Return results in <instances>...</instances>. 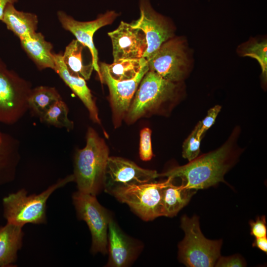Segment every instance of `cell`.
<instances>
[{
    "instance_id": "d6a6232c",
    "label": "cell",
    "mask_w": 267,
    "mask_h": 267,
    "mask_svg": "<svg viewBox=\"0 0 267 267\" xmlns=\"http://www.w3.org/2000/svg\"><path fill=\"white\" fill-rule=\"evenodd\" d=\"M18 0H0V21H2L4 11L6 5L8 3L14 4Z\"/></svg>"
},
{
    "instance_id": "9a60e30c",
    "label": "cell",
    "mask_w": 267,
    "mask_h": 267,
    "mask_svg": "<svg viewBox=\"0 0 267 267\" xmlns=\"http://www.w3.org/2000/svg\"><path fill=\"white\" fill-rule=\"evenodd\" d=\"M138 245L123 232L111 218L108 229L107 267H125L137 257Z\"/></svg>"
},
{
    "instance_id": "3957f363",
    "label": "cell",
    "mask_w": 267,
    "mask_h": 267,
    "mask_svg": "<svg viewBox=\"0 0 267 267\" xmlns=\"http://www.w3.org/2000/svg\"><path fill=\"white\" fill-rule=\"evenodd\" d=\"M72 181H74L73 174L59 179L38 194L28 195L23 188L8 194L2 199L3 217L7 222L21 227L28 223H46L48 198L55 190Z\"/></svg>"
},
{
    "instance_id": "ba28073f",
    "label": "cell",
    "mask_w": 267,
    "mask_h": 267,
    "mask_svg": "<svg viewBox=\"0 0 267 267\" xmlns=\"http://www.w3.org/2000/svg\"><path fill=\"white\" fill-rule=\"evenodd\" d=\"M167 182H153L118 188L110 194L119 201L127 204L145 221L162 216V190Z\"/></svg>"
},
{
    "instance_id": "83f0119b",
    "label": "cell",
    "mask_w": 267,
    "mask_h": 267,
    "mask_svg": "<svg viewBox=\"0 0 267 267\" xmlns=\"http://www.w3.org/2000/svg\"><path fill=\"white\" fill-rule=\"evenodd\" d=\"M151 131L148 128L142 129L140 132L139 156L144 161H149L153 156L151 140Z\"/></svg>"
},
{
    "instance_id": "d4e9b609",
    "label": "cell",
    "mask_w": 267,
    "mask_h": 267,
    "mask_svg": "<svg viewBox=\"0 0 267 267\" xmlns=\"http://www.w3.org/2000/svg\"><path fill=\"white\" fill-rule=\"evenodd\" d=\"M69 109L62 99L55 101L40 118L41 122L58 128H65L68 132L74 128V122L68 118Z\"/></svg>"
},
{
    "instance_id": "f1b7e54d",
    "label": "cell",
    "mask_w": 267,
    "mask_h": 267,
    "mask_svg": "<svg viewBox=\"0 0 267 267\" xmlns=\"http://www.w3.org/2000/svg\"><path fill=\"white\" fill-rule=\"evenodd\" d=\"M221 108L222 107L219 105L213 107L208 110L204 119L198 123L197 125L199 136L202 137L204 133L214 124Z\"/></svg>"
},
{
    "instance_id": "7402d4cb",
    "label": "cell",
    "mask_w": 267,
    "mask_h": 267,
    "mask_svg": "<svg viewBox=\"0 0 267 267\" xmlns=\"http://www.w3.org/2000/svg\"><path fill=\"white\" fill-rule=\"evenodd\" d=\"M85 47L82 43L74 39L66 46L62 58L69 72L75 76L90 79L93 67L92 62L85 65L83 60V50Z\"/></svg>"
},
{
    "instance_id": "7c38bea8",
    "label": "cell",
    "mask_w": 267,
    "mask_h": 267,
    "mask_svg": "<svg viewBox=\"0 0 267 267\" xmlns=\"http://www.w3.org/2000/svg\"><path fill=\"white\" fill-rule=\"evenodd\" d=\"M118 16V13L115 11H108L93 20L79 21L63 11L59 10L57 12V18L62 27L71 32L77 41L89 49L93 69L97 73L99 79L101 75L98 63V52L93 43V37L96 31L111 24Z\"/></svg>"
},
{
    "instance_id": "5b68a950",
    "label": "cell",
    "mask_w": 267,
    "mask_h": 267,
    "mask_svg": "<svg viewBox=\"0 0 267 267\" xmlns=\"http://www.w3.org/2000/svg\"><path fill=\"white\" fill-rule=\"evenodd\" d=\"M31 83L10 69L0 57V123L13 124L28 111Z\"/></svg>"
},
{
    "instance_id": "5bb4252c",
    "label": "cell",
    "mask_w": 267,
    "mask_h": 267,
    "mask_svg": "<svg viewBox=\"0 0 267 267\" xmlns=\"http://www.w3.org/2000/svg\"><path fill=\"white\" fill-rule=\"evenodd\" d=\"M108 35L112 44L113 62L143 57L147 49V42L141 30L122 21L118 27L108 33Z\"/></svg>"
},
{
    "instance_id": "6da1fadb",
    "label": "cell",
    "mask_w": 267,
    "mask_h": 267,
    "mask_svg": "<svg viewBox=\"0 0 267 267\" xmlns=\"http://www.w3.org/2000/svg\"><path fill=\"white\" fill-rule=\"evenodd\" d=\"M237 157L230 139L218 149L204 154L188 164L175 167L159 177L180 178L181 184L193 190L204 189L224 182V175L233 165Z\"/></svg>"
},
{
    "instance_id": "4316f807",
    "label": "cell",
    "mask_w": 267,
    "mask_h": 267,
    "mask_svg": "<svg viewBox=\"0 0 267 267\" xmlns=\"http://www.w3.org/2000/svg\"><path fill=\"white\" fill-rule=\"evenodd\" d=\"M267 41L255 43L246 50L244 56L256 59L261 66L262 75L265 78L267 74Z\"/></svg>"
},
{
    "instance_id": "ffe728a7",
    "label": "cell",
    "mask_w": 267,
    "mask_h": 267,
    "mask_svg": "<svg viewBox=\"0 0 267 267\" xmlns=\"http://www.w3.org/2000/svg\"><path fill=\"white\" fill-rule=\"evenodd\" d=\"M1 22L20 40L37 32L39 20L36 14L18 10L13 4L8 3L5 8Z\"/></svg>"
},
{
    "instance_id": "1f68e13d",
    "label": "cell",
    "mask_w": 267,
    "mask_h": 267,
    "mask_svg": "<svg viewBox=\"0 0 267 267\" xmlns=\"http://www.w3.org/2000/svg\"><path fill=\"white\" fill-rule=\"evenodd\" d=\"M253 246L256 247L263 252L267 253V236L263 237L256 238L253 243Z\"/></svg>"
},
{
    "instance_id": "52a82bcc",
    "label": "cell",
    "mask_w": 267,
    "mask_h": 267,
    "mask_svg": "<svg viewBox=\"0 0 267 267\" xmlns=\"http://www.w3.org/2000/svg\"><path fill=\"white\" fill-rule=\"evenodd\" d=\"M78 218L86 222L91 235V252L108 253V229L111 217L96 196L79 191L72 195Z\"/></svg>"
},
{
    "instance_id": "4dcf8cb0",
    "label": "cell",
    "mask_w": 267,
    "mask_h": 267,
    "mask_svg": "<svg viewBox=\"0 0 267 267\" xmlns=\"http://www.w3.org/2000/svg\"><path fill=\"white\" fill-rule=\"evenodd\" d=\"M215 267H241L246 266L243 259L238 255L230 257H220L217 261Z\"/></svg>"
},
{
    "instance_id": "4fadbf2b",
    "label": "cell",
    "mask_w": 267,
    "mask_h": 267,
    "mask_svg": "<svg viewBox=\"0 0 267 267\" xmlns=\"http://www.w3.org/2000/svg\"><path fill=\"white\" fill-rule=\"evenodd\" d=\"M98 65L101 75L100 80L107 85L109 90L110 103L114 118L120 120L127 113L141 79L149 70L147 62L143 65L135 77L122 81L112 78L101 62Z\"/></svg>"
},
{
    "instance_id": "836d02e7",
    "label": "cell",
    "mask_w": 267,
    "mask_h": 267,
    "mask_svg": "<svg viewBox=\"0 0 267 267\" xmlns=\"http://www.w3.org/2000/svg\"><path fill=\"white\" fill-rule=\"evenodd\" d=\"M2 132H1L0 131V140L1 139V137H2Z\"/></svg>"
},
{
    "instance_id": "e0dca14e",
    "label": "cell",
    "mask_w": 267,
    "mask_h": 267,
    "mask_svg": "<svg viewBox=\"0 0 267 267\" xmlns=\"http://www.w3.org/2000/svg\"><path fill=\"white\" fill-rule=\"evenodd\" d=\"M21 46L39 70L50 68L54 71L55 62L52 44L42 33L36 32L20 40Z\"/></svg>"
},
{
    "instance_id": "9c48e42d",
    "label": "cell",
    "mask_w": 267,
    "mask_h": 267,
    "mask_svg": "<svg viewBox=\"0 0 267 267\" xmlns=\"http://www.w3.org/2000/svg\"><path fill=\"white\" fill-rule=\"evenodd\" d=\"M149 70L167 80L177 82L186 73L187 58L185 45L178 38H171L146 59Z\"/></svg>"
},
{
    "instance_id": "ac0fdd59",
    "label": "cell",
    "mask_w": 267,
    "mask_h": 267,
    "mask_svg": "<svg viewBox=\"0 0 267 267\" xmlns=\"http://www.w3.org/2000/svg\"><path fill=\"white\" fill-rule=\"evenodd\" d=\"M23 227L7 222L0 226V267H13L23 245Z\"/></svg>"
},
{
    "instance_id": "7a4b0ae2",
    "label": "cell",
    "mask_w": 267,
    "mask_h": 267,
    "mask_svg": "<svg viewBox=\"0 0 267 267\" xmlns=\"http://www.w3.org/2000/svg\"><path fill=\"white\" fill-rule=\"evenodd\" d=\"M109 150L95 130L89 128L86 144L76 150L74 157V181L78 191L95 195L103 186Z\"/></svg>"
},
{
    "instance_id": "2e32d148",
    "label": "cell",
    "mask_w": 267,
    "mask_h": 267,
    "mask_svg": "<svg viewBox=\"0 0 267 267\" xmlns=\"http://www.w3.org/2000/svg\"><path fill=\"white\" fill-rule=\"evenodd\" d=\"M54 71L82 101L89 111L90 119L94 123L100 124L98 109L86 80L69 72L63 61L62 53H54Z\"/></svg>"
},
{
    "instance_id": "f546056e",
    "label": "cell",
    "mask_w": 267,
    "mask_h": 267,
    "mask_svg": "<svg viewBox=\"0 0 267 267\" xmlns=\"http://www.w3.org/2000/svg\"><path fill=\"white\" fill-rule=\"evenodd\" d=\"M251 234L255 238L267 236V227L265 216L258 217L255 221H250Z\"/></svg>"
},
{
    "instance_id": "8992f818",
    "label": "cell",
    "mask_w": 267,
    "mask_h": 267,
    "mask_svg": "<svg viewBox=\"0 0 267 267\" xmlns=\"http://www.w3.org/2000/svg\"><path fill=\"white\" fill-rule=\"evenodd\" d=\"M176 89V82L149 70L141 79L126 114L128 121L134 122L157 109L174 96Z\"/></svg>"
},
{
    "instance_id": "30bf717a",
    "label": "cell",
    "mask_w": 267,
    "mask_h": 267,
    "mask_svg": "<svg viewBox=\"0 0 267 267\" xmlns=\"http://www.w3.org/2000/svg\"><path fill=\"white\" fill-rule=\"evenodd\" d=\"M159 177L156 171L142 168L134 163L119 157H109L104 174L105 191L151 181Z\"/></svg>"
},
{
    "instance_id": "d6986e66",
    "label": "cell",
    "mask_w": 267,
    "mask_h": 267,
    "mask_svg": "<svg viewBox=\"0 0 267 267\" xmlns=\"http://www.w3.org/2000/svg\"><path fill=\"white\" fill-rule=\"evenodd\" d=\"M19 149L18 140L3 133L0 142V186L14 180L20 159Z\"/></svg>"
},
{
    "instance_id": "277c9868",
    "label": "cell",
    "mask_w": 267,
    "mask_h": 267,
    "mask_svg": "<svg viewBox=\"0 0 267 267\" xmlns=\"http://www.w3.org/2000/svg\"><path fill=\"white\" fill-rule=\"evenodd\" d=\"M180 225L185 236L178 246L179 261L189 267L215 266L220 257L222 241L206 238L201 231L196 216H183Z\"/></svg>"
},
{
    "instance_id": "44dd1931",
    "label": "cell",
    "mask_w": 267,
    "mask_h": 267,
    "mask_svg": "<svg viewBox=\"0 0 267 267\" xmlns=\"http://www.w3.org/2000/svg\"><path fill=\"white\" fill-rule=\"evenodd\" d=\"M173 179L168 178L167 182L162 190V216H175L187 204L195 192V190L186 188L182 184L179 186L174 185Z\"/></svg>"
},
{
    "instance_id": "484cf974",
    "label": "cell",
    "mask_w": 267,
    "mask_h": 267,
    "mask_svg": "<svg viewBox=\"0 0 267 267\" xmlns=\"http://www.w3.org/2000/svg\"><path fill=\"white\" fill-rule=\"evenodd\" d=\"M198 129L196 125L182 145V157L189 162L197 158L200 152V142L202 137L198 135Z\"/></svg>"
},
{
    "instance_id": "8fae6325",
    "label": "cell",
    "mask_w": 267,
    "mask_h": 267,
    "mask_svg": "<svg viewBox=\"0 0 267 267\" xmlns=\"http://www.w3.org/2000/svg\"><path fill=\"white\" fill-rule=\"evenodd\" d=\"M139 5L140 17L131 24L145 35L147 49L143 58L147 59L163 43L173 38L174 32L165 18L152 8L149 0H140Z\"/></svg>"
},
{
    "instance_id": "cb8c5ba5",
    "label": "cell",
    "mask_w": 267,
    "mask_h": 267,
    "mask_svg": "<svg viewBox=\"0 0 267 267\" xmlns=\"http://www.w3.org/2000/svg\"><path fill=\"white\" fill-rule=\"evenodd\" d=\"M147 62L145 58L118 60L112 64L101 62L113 79L119 81L130 80L136 76L143 65Z\"/></svg>"
},
{
    "instance_id": "603a6c76",
    "label": "cell",
    "mask_w": 267,
    "mask_h": 267,
    "mask_svg": "<svg viewBox=\"0 0 267 267\" xmlns=\"http://www.w3.org/2000/svg\"><path fill=\"white\" fill-rule=\"evenodd\" d=\"M54 87L40 86L32 88L28 98V110L39 119L55 101L62 99Z\"/></svg>"
}]
</instances>
